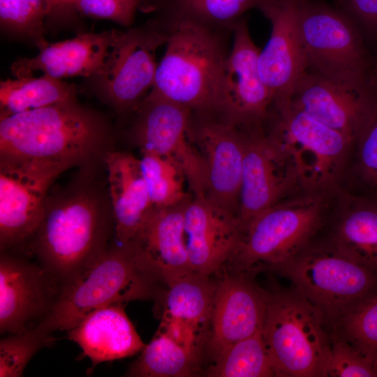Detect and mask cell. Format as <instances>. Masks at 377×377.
Returning a JSON list of instances; mask_svg holds the SVG:
<instances>
[{"label": "cell", "instance_id": "36", "mask_svg": "<svg viewBox=\"0 0 377 377\" xmlns=\"http://www.w3.org/2000/svg\"><path fill=\"white\" fill-rule=\"evenodd\" d=\"M158 2V0H76L74 9L87 17L129 26L140 8L147 3L156 8Z\"/></svg>", "mask_w": 377, "mask_h": 377}, {"label": "cell", "instance_id": "33", "mask_svg": "<svg viewBox=\"0 0 377 377\" xmlns=\"http://www.w3.org/2000/svg\"><path fill=\"white\" fill-rule=\"evenodd\" d=\"M55 341L52 333L38 327L6 334L0 340V376H22L34 355Z\"/></svg>", "mask_w": 377, "mask_h": 377}, {"label": "cell", "instance_id": "16", "mask_svg": "<svg viewBox=\"0 0 377 377\" xmlns=\"http://www.w3.org/2000/svg\"><path fill=\"white\" fill-rule=\"evenodd\" d=\"M233 43L225 64L219 117L237 126L259 125L269 115L271 94L258 69L260 50L243 17L233 27Z\"/></svg>", "mask_w": 377, "mask_h": 377}, {"label": "cell", "instance_id": "37", "mask_svg": "<svg viewBox=\"0 0 377 377\" xmlns=\"http://www.w3.org/2000/svg\"><path fill=\"white\" fill-rule=\"evenodd\" d=\"M357 142L360 174L367 182L377 185V113Z\"/></svg>", "mask_w": 377, "mask_h": 377}, {"label": "cell", "instance_id": "35", "mask_svg": "<svg viewBox=\"0 0 377 377\" xmlns=\"http://www.w3.org/2000/svg\"><path fill=\"white\" fill-rule=\"evenodd\" d=\"M377 376V366L345 339L334 334L324 377Z\"/></svg>", "mask_w": 377, "mask_h": 377}, {"label": "cell", "instance_id": "32", "mask_svg": "<svg viewBox=\"0 0 377 377\" xmlns=\"http://www.w3.org/2000/svg\"><path fill=\"white\" fill-rule=\"evenodd\" d=\"M334 324L335 335L349 342L377 366V295L356 303Z\"/></svg>", "mask_w": 377, "mask_h": 377}, {"label": "cell", "instance_id": "23", "mask_svg": "<svg viewBox=\"0 0 377 377\" xmlns=\"http://www.w3.org/2000/svg\"><path fill=\"white\" fill-rule=\"evenodd\" d=\"M153 207L129 244L134 245L168 287L192 272L186 248L184 214L188 201Z\"/></svg>", "mask_w": 377, "mask_h": 377}, {"label": "cell", "instance_id": "40", "mask_svg": "<svg viewBox=\"0 0 377 377\" xmlns=\"http://www.w3.org/2000/svg\"><path fill=\"white\" fill-rule=\"evenodd\" d=\"M376 81H377V76H376Z\"/></svg>", "mask_w": 377, "mask_h": 377}, {"label": "cell", "instance_id": "2", "mask_svg": "<svg viewBox=\"0 0 377 377\" xmlns=\"http://www.w3.org/2000/svg\"><path fill=\"white\" fill-rule=\"evenodd\" d=\"M108 121L77 100L0 117V159L39 160L82 166L103 159Z\"/></svg>", "mask_w": 377, "mask_h": 377}, {"label": "cell", "instance_id": "11", "mask_svg": "<svg viewBox=\"0 0 377 377\" xmlns=\"http://www.w3.org/2000/svg\"><path fill=\"white\" fill-rule=\"evenodd\" d=\"M165 43L160 18L125 31L116 30L107 68L95 77L101 97L119 112L135 110L153 87L156 52Z\"/></svg>", "mask_w": 377, "mask_h": 377}, {"label": "cell", "instance_id": "20", "mask_svg": "<svg viewBox=\"0 0 377 377\" xmlns=\"http://www.w3.org/2000/svg\"><path fill=\"white\" fill-rule=\"evenodd\" d=\"M216 281L191 272L172 283L160 299L163 333L198 357L209 339Z\"/></svg>", "mask_w": 377, "mask_h": 377}, {"label": "cell", "instance_id": "21", "mask_svg": "<svg viewBox=\"0 0 377 377\" xmlns=\"http://www.w3.org/2000/svg\"><path fill=\"white\" fill-rule=\"evenodd\" d=\"M184 228L191 272L212 276L234 255L243 224L237 214L209 199L192 196L185 209Z\"/></svg>", "mask_w": 377, "mask_h": 377}, {"label": "cell", "instance_id": "15", "mask_svg": "<svg viewBox=\"0 0 377 377\" xmlns=\"http://www.w3.org/2000/svg\"><path fill=\"white\" fill-rule=\"evenodd\" d=\"M195 114L188 134L206 164V198L238 216L245 132L219 117Z\"/></svg>", "mask_w": 377, "mask_h": 377}, {"label": "cell", "instance_id": "7", "mask_svg": "<svg viewBox=\"0 0 377 377\" xmlns=\"http://www.w3.org/2000/svg\"><path fill=\"white\" fill-rule=\"evenodd\" d=\"M274 109L267 135L291 166L299 186L318 192L333 186L353 142L290 103Z\"/></svg>", "mask_w": 377, "mask_h": 377}, {"label": "cell", "instance_id": "38", "mask_svg": "<svg viewBox=\"0 0 377 377\" xmlns=\"http://www.w3.org/2000/svg\"><path fill=\"white\" fill-rule=\"evenodd\" d=\"M348 12L367 27L377 29V0H345Z\"/></svg>", "mask_w": 377, "mask_h": 377}, {"label": "cell", "instance_id": "39", "mask_svg": "<svg viewBox=\"0 0 377 377\" xmlns=\"http://www.w3.org/2000/svg\"><path fill=\"white\" fill-rule=\"evenodd\" d=\"M50 15H59L60 13L70 12L74 10V4L76 0H48Z\"/></svg>", "mask_w": 377, "mask_h": 377}, {"label": "cell", "instance_id": "9", "mask_svg": "<svg viewBox=\"0 0 377 377\" xmlns=\"http://www.w3.org/2000/svg\"><path fill=\"white\" fill-rule=\"evenodd\" d=\"M297 17L309 72L343 83L367 81L365 50L350 18L308 0L298 1Z\"/></svg>", "mask_w": 377, "mask_h": 377}, {"label": "cell", "instance_id": "5", "mask_svg": "<svg viewBox=\"0 0 377 377\" xmlns=\"http://www.w3.org/2000/svg\"><path fill=\"white\" fill-rule=\"evenodd\" d=\"M325 319L295 288L269 293L261 331L277 376L324 377L331 347Z\"/></svg>", "mask_w": 377, "mask_h": 377}, {"label": "cell", "instance_id": "10", "mask_svg": "<svg viewBox=\"0 0 377 377\" xmlns=\"http://www.w3.org/2000/svg\"><path fill=\"white\" fill-rule=\"evenodd\" d=\"M72 165L0 159V249L23 253L43 218L54 182Z\"/></svg>", "mask_w": 377, "mask_h": 377}, {"label": "cell", "instance_id": "12", "mask_svg": "<svg viewBox=\"0 0 377 377\" xmlns=\"http://www.w3.org/2000/svg\"><path fill=\"white\" fill-rule=\"evenodd\" d=\"M135 110L131 133L140 150L154 152L175 164L193 196L207 198L206 164L188 134L192 112L151 92Z\"/></svg>", "mask_w": 377, "mask_h": 377}, {"label": "cell", "instance_id": "34", "mask_svg": "<svg viewBox=\"0 0 377 377\" xmlns=\"http://www.w3.org/2000/svg\"><path fill=\"white\" fill-rule=\"evenodd\" d=\"M49 14L48 0H0L2 28L31 39L36 45L45 40L43 23Z\"/></svg>", "mask_w": 377, "mask_h": 377}, {"label": "cell", "instance_id": "29", "mask_svg": "<svg viewBox=\"0 0 377 377\" xmlns=\"http://www.w3.org/2000/svg\"><path fill=\"white\" fill-rule=\"evenodd\" d=\"M240 340L222 351L205 371L210 377L277 376L262 331Z\"/></svg>", "mask_w": 377, "mask_h": 377}, {"label": "cell", "instance_id": "6", "mask_svg": "<svg viewBox=\"0 0 377 377\" xmlns=\"http://www.w3.org/2000/svg\"><path fill=\"white\" fill-rule=\"evenodd\" d=\"M325 207L316 193L280 201L258 213L243 226L238 246L223 268L250 276L263 269L277 271L309 244Z\"/></svg>", "mask_w": 377, "mask_h": 377}, {"label": "cell", "instance_id": "30", "mask_svg": "<svg viewBox=\"0 0 377 377\" xmlns=\"http://www.w3.org/2000/svg\"><path fill=\"white\" fill-rule=\"evenodd\" d=\"M267 0H161L162 12L195 21L211 29L232 31L243 15Z\"/></svg>", "mask_w": 377, "mask_h": 377}, {"label": "cell", "instance_id": "18", "mask_svg": "<svg viewBox=\"0 0 377 377\" xmlns=\"http://www.w3.org/2000/svg\"><path fill=\"white\" fill-rule=\"evenodd\" d=\"M269 295L246 274L226 272L216 280L206 346L213 360L232 344L262 330Z\"/></svg>", "mask_w": 377, "mask_h": 377}, {"label": "cell", "instance_id": "4", "mask_svg": "<svg viewBox=\"0 0 377 377\" xmlns=\"http://www.w3.org/2000/svg\"><path fill=\"white\" fill-rule=\"evenodd\" d=\"M165 283L131 244L112 242L96 264L62 289L50 314L36 327L68 332L94 310L114 304L159 298Z\"/></svg>", "mask_w": 377, "mask_h": 377}, {"label": "cell", "instance_id": "19", "mask_svg": "<svg viewBox=\"0 0 377 377\" xmlns=\"http://www.w3.org/2000/svg\"><path fill=\"white\" fill-rule=\"evenodd\" d=\"M258 126H245L238 210L243 226L299 186L291 166Z\"/></svg>", "mask_w": 377, "mask_h": 377}, {"label": "cell", "instance_id": "17", "mask_svg": "<svg viewBox=\"0 0 377 377\" xmlns=\"http://www.w3.org/2000/svg\"><path fill=\"white\" fill-rule=\"evenodd\" d=\"M298 1L267 0L259 9L272 26L269 39L259 54L258 69L274 106L290 103L296 84L308 71L298 24Z\"/></svg>", "mask_w": 377, "mask_h": 377}, {"label": "cell", "instance_id": "25", "mask_svg": "<svg viewBox=\"0 0 377 377\" xmlns=\"http://www.w3.org/2000/svg\"><path fill=\"white\" fill-rule=\"evenodd\" d=\"M124 306L114 304L97 309L67 332L68 339L94 365L133 356L145 347Z\"/></svg>", "mask_w": 377, "mask_h": 377}, {"label": "cell", "instance_id": "27", "mask_svg": "<svg viewBox=\"0 0 377 377\" xmlns=\"http://www.w3.org/2000/svg\"><path fill=\"white\" fill-rule=\"evenodd\" d=\"M75 100V85L46 75L9 78L0 82L1 116Z\"/></svg>", "mask_w": 377, "mask_h": 377}, {"label": "cell", "instance_id": "14", "mask_svg": "<svg viewBox=\"0 0 377 377\" xmlns=\"http://www.w3.org/2000/svg\"><path fill=\"white\" fill-rule=\"evenodd\" d=\"M290 104L357 142L377 113V98L367 81L349 84L307 71L296 84Z\"/></svg>", "mask_w": 377, "mask_h": 377}, {"label": "cell", "instance_id": "24", "mask_svg": "<svg viewBox=\"0 0 377 377\" xmlns=\"http://www.w3.org/2000/svg\"><path fill=\"white\" fill-rule=\"evenodd\" d=\"M114 221V242L131 243L152 209L140 158L130 153L110 150L103 158Z\"/></svg>", "mask_w": 377, "mask_h": 377}, {"label": "cell", "instance_id": "28", "mask_svg": "<svg viewBox=\"0 0 377 377\" xmlns=\"http://www.w3.org/2000/svg\"><path fill=\"white\" fill-rule=\"evenodd\" d=\"M200 358L156 331L129 367L126 376L189 377L199 374Z\"/></svg>", "mask_w": 377, "mask_h": 377}, {"label": "cell", "instance_id": "22", "mask_svg": "<svg viewBox=\"0 0 377 377\" xmlns=\"http://www.w3.org/2000/svg\"><path fill=\"white\" fill-rule=\"evenodd\" d=\"M116 30L86 33L50 43L45 40L36 46L38 54L20 58L10 66L15 77H31L38 72L62 80L71 77L101 75L105 71L113 48Z\"/></svg>", "mask_w": 377, "mask_h": 377}, {"label": "cell", "instance_id": "8", "mask_svg": "<svg viewBox=\"0 0 377 377\" xmlns=\"http://www.w3.org/2000/svg\"><path fill=\"white\" fill-rule=\"evenodd\" d=\"M277 272L318 307L325 318L334 322L371 295L377 281L375 272L350 259L333 244H308Z\"/></svg>", "mask_w": 377, "mask_h": 377}, {"label": "cell", "instance_id": "3", "mask_svg": "<svg viewBox=\"0 0 377 377\" xmlns=\"http://www.w3.org/2000/svg\"><path fill=\"white\" fill-rule=\"evenodd\" d=\"M166 49L149 92L179 104L193 114L219 112L225 64L226 31L162 12Z\"/></svg>", "mask_w": 377, "mask_h": 377}, {"label": "cell", "instance_id": "13", "mask_svg": "<svg viewBox=\"0 0 377 377\" xmlns=\"http://www.w3.org/2000/svg\"><path fill=\"white\" fill-rule=\"evenodd\" d=\"M31 258L22 253L1 251V334L36 327L50 314L59 297L57 282L36 259Z\"/></svg>", "mask_w": 377, "mask_h": 377}, {"label": "cell", "instance_id": "1", "mask_svg": "<svg viewBox=\"0 0 377 377\" xmlns=\"http://www.w3.org/2000/svg\"><path fill=\"white\" fill-rule=\"evenodd\" d=\"M98 162L81 166L65 186H52L40 223L23 251L51 274L60 291L96 264L114 237L108 184L98 178Z\"/></svg>", "mask_w": 377, "mask_h": 377}, {"label": "cell", "instance_id": "31", "mask_svg": "<svg viewBox=\"0 0 377 377\" xmlns=\"http://www.w3.org/2000/svg\"><path fill=\"white\" fill-rule=\"evenodd\" d=\"M140 151V166L153 207L172 206L191 196L184 190L186 177L175 164L154 152Z\"/></svg>", "mask_w": 377, "mask_h": 377}, {"label": "cell", "instance_id": "26", "mask_svg": "<svg viewBox=\"0 0 377 377\" xmlns=\"http://www.w3.org/2000/svg\"><path fill=\"white\" fill-rule=\"evenodd\" d=\"M333 245L350 259L377 272V199L357 198L348 203Z\"/></svg>", "mask_w": 377, "mask_h": 377}]
</instances>
